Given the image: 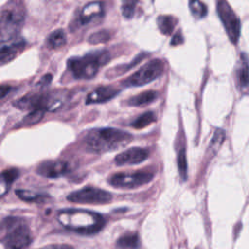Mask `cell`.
<instances>
[{
    "label": "cell",
    "mask_w": 249,
    "mask_h": 249,
    "mask_svg": "<svg viewBox=\"0 0 249 249\" xmlns=\"http://www.w3.org/2000/svg\"><path fill=\"white\" fill-rule=\"evenodd\" d=\"M132 135L124 130L113 127L94 128L89 130L84 138L86 148L93 154H104L126 146Z\"/></svg>",
    "instance_id": "obj_1"
},
{
    "label": "cell",
    "mask_w": 249,
    "mask_h": 249,
    "mask_svg": "<svg viewBox=\"0 0 249 249\" xmlns=\"http://www.w3.org/2000/svg\"><path fill=\"white\" fill-rule=\"evenodd\" d=\"M58 220L65 228L85 234L100 231L105 222L99 214L80 209L63 210L58 214Z\"/></svg>",
    "instance_id": "obj_2"
},
{
    "label": "cell",
    "mask_w": 249,
    "mask_h": 249,
    "mask_svg": "<svg viewBox=\"0 0 249 249\" xmlns=\"http://www.w3.org/2000/svg\"><path fill=\"white\" fill-rule=\"evenodd\" d=\"M0 241L5 249H25L31 242L30 231L18 217H8L0 223Z\"/></svg>",
    "instance_id": "obj_3"
},
{
    "label": "cell",
    "mask_w": 249,
    "mask_h": 249,
    "mask_svg": "<svg viewBox=\"0 0 249 249\" xmlns=\"http://www.w3.org/2000/svg\"><path fill=\"white\" fill-rule=\"evenodd\" d=\"M110 58L107 51H95L84 56H74L68 59L67 66L76 79L93 78L100 66L104 65Z\"/></svg>",
    "instance_id": "obj_4"
},
{
    "label": "cell",
    "mask_w": 249,
    "mask_h": 249,
    "mask_svg": "<svg viewBox=\"0 0 249 249\" xmlns=\"http://www.w3.org/2000/svg\"><path fill=\"white\" fill-rule=\"evenodd\" d=\"M24 18L23 9L18 2L9 3L0 11V37L2 41L15 39Z\"/></svg>",
    "instance_id": "obj_5"
},
{
    "label": "cell",
    "mask_w": 249,
    "mask_h": 249,
    "mask_svg": "<svg viewBox=\"0 0 249 249\" xmlns=\"http://www.w3.org/2000/svg\"><path fill=\"white\" fill-rule=\"evenodd\" d=\"M164 69V63L161 59L155 58L141 66L136 72L123 82L124 87H141L159 78Z\"/></svg>",
    "instance_id": "obj_6"
},
{
    "label": "cell",
    "mask_w": 249,
    "mask_h": 249,
    "mask_svg": "<svg viewBox=\"0 0 249 249\" xmlns=\"http://www.w3.org/2000/svg\"><path fill=\"white\" fill-rule=\"evenodd\" d=\"M154 178V172L138 170L134 172H119L111 175L108 179L110 185L115 188L133 189L148 184Z\"/></svg>",
    "instance_id": "obj_7"
},
{
    "label": "cell",
    "mask_w": 249,
    "mask_h": 249,
    "mask_svg": "<svg viewBox=\"0 0 249 249\" xmlns=\"http://www.w3.org/2000/svg\"><path fill=\"white\" fill-rule=\"evenodd\" d=\"M67 199L69 201L82 204H105L112 200V195L102 189L85 187L81 190L70 193Z\"/></svg>",
    "instance_id": "obj_8"
},
{
    "label": "cell",
    "mask_w": 249,
    "mask_h": 249,
    "mask_svg": "<svg viewBox=\"0 0 249 249\" xmlns=\"http://www.w3.org/2000/svg\"><path fill=\"white\" fill-rule=\"evenodd\" d=\"M216 10L230 40L232 43H236L240 35L239 18L226 1H218L216 3Z\"/></svg>",
    "instance_id": "obj_9"
},
{
    "label": "cell",
    "mask_w": 249,
    "mask_h": 249,
    "mask_svg": "<svg viewBox=\"0 0 249 249\" xmlns=\"http://www.w3.org/2000/svg\"><path fill=\"white\" fill-rule=\"evenodd\" d=\"M149 157V151L145 148L132 147L120 153L115 158L117 165H133L146 160Z\"/></svg>",
    "instance_id": "obj_10"
},
{
    "label": "cell",
    "mask_w": 249,
    "mask_h": 249,
    "mask_svg": "<svg viewBox=\"0 0 249 249\" xmlns=\"http://www.w3.org/2000/svg\"><path fill=\"white\" fill-rule=\"evenodd\" d=\"M68 170V165L63 160H44L37 166V173L46 178H58Z\"/></svg>",
    "instance_id": "obj_11"
},
{
    "label": "cell",
    "mask_w": 249,
    "mask_h": 249,
    "mask_svg": "<svg viewBox=\"0 0 249 249\" xmlns=\"http://www.w3.org/2000/svg\"><path fill=\"white\" fill-rule=\"evenodd\" d=\"M23 46L24 43L17 39L0 41V64L7 63L14 59Z\"/></svg>",
    "instance_id": "obj_12"
},
{
    "label": "cell",
    "mask_w": 249,
    "mask_h": 249,
    "mask_svg": "<svg viewBox=\"0 0 249 249\" xmlns=\"http://www.w3.org/2000/svg\"><path fill=\"white\" fill-rule=\"evenodd\" d=\"M120 89L112 87V86H101L96 88L94 90L89 92L86 98L87 104H94V103H103L106 102L113 97H115L119 93Z\"/></svg>",
    "instance_id": "obj_13"
},
{
    "label": "cell",
    "mask_w": 249,
    "mask_h": 249,
    "mask_svg": "<svg viewBox=\"0 0 249 249\" xmlns=\"http://www.w3.org/2000/svg\"><path fill=\"white\" fill-rule=\"evenodd\" d=\"M102 15H103L102 3L90 2L83 7L79 17V21L81 24H87L90 20H92L94 18L100 17Z\"/></svg>",
    "instance_id": "obj_14"
},
{
    "label": "cell",
    "mask_w": 249,
    "mask_h": 249,
    "mask_svg": "<svg viewBox=\"0 0 249 249\" xmlns=\"http://www.w3.org/2000/svg\"><path fill=\"white\" fill-rule=\"evenodd\" d=\"M236 78L238 86L241 89H247L249 88V63L244 53L240 55V62L236 71Z\"/></svg>",
    "instance_id": "obj_15"
},
{
    "label": "cell",
    "mask_w": 249,
    "mask_h": 249,
    "mask_svg": "<svg viewBox=\"0 0 249 249\" xmlns=\"http://www.w3.org/2000/svg\"><path fill=\"white\" fill-rule=\"evenodd\" d=\"M19 171L18 168H9L0 173V196H3L9 191L10 185L18 177Z\"/></svg>",
    "instance_id": "obj_16"
},
{
    "label": "cell",
    "mask_w": 249,
    "mask_h": 249,
    "mask_svg": "<svg viewBox=\"0 0 249 249\" xmlns=\"http://www.w3.org/2000/svg\"><path fill=\"white\" fill-rule=\"evenodd\" d=\"M158 97V92L155 90H146L143 91L137 95H134L132 97H130L127 100V104L129 106H136V107H140V106H145L148 105L150 103H152L156 98Z\"/></svg>",
    "instance_id": "obj_17"
},
{
    "label": "cell",
    "mask_w": 249,
    "mask_h": 249,
    "mask_svg": "<svg viewBox=\"0 0 249 249\" xmlns=\"http://www.w3.org/2000/svg\"><path fill=\"white\" fill-rule=\"evenodd\" d=\"M159 29L162 34L169 35L176 24V20L172 16H160L157 19Z\"/></svg>",
    "instance_id": "obj_18"
},
{
    "label": "cell",
    "mask_w": 249,
    "mask_h": 249,
    "mask_svg": "<svg viewBox=\"0 0 249 249\" xmlns=\"http://www.w3.org/2000/svg\"><path fill=\"white\" fill-rule=\"evenodd\" d=\"M155 121H156V116H155L154 112L148 111V112L141 114L137 119H135L131 123V126L136 129H141V128L146 127L150 124L154 123Z\"/></svg>",
    "instance_id": "obj_19"
},
{
    "label": "cell",
    "mask_w": 249,
    "mask_h": 249,
    "mask_svg": "<svg viewBox=\"0 0 249 249\" xmlns=\"http://www.w3.org/2000/svg\"><path fill=\"white\" fill-rule=\"evenodd\" d=\"M139 238L136 233H125L118 239V246L126 249H135L138 246Z\"/></svg>",
    "instance_id": "obj_20"
},
{
    "label": "cell",
    "mask_w": 249,
    "mask_h": 249,
    "mask_svg": "<svg viewBox=\"0 0 249 249\" xmlns=\"http://www.w3.org/2000/svg\"><path fill=\"white\" fill-rule=\"evenodd\" d=\"M48 43L49 45L55 49V48H59L62 47L65 43H66V36L65 33L62 29H56L54 30L48 39Z\"/></svg>",
    "instance_id": "obj_21"
},
{
    "label": "cell",
    "mask_w": 249,
    "mask_h": 249,
    "mask_svg": "<svg viewBox=\"0 0 249 249\" xmlns=\"http://www.w3.org/2000/svg\"><path fill=\"white\" fill-rule=\"evenodd\" d=\"M45 110L43 109H34L32 110L27 116H25L21 123H20V126H28V125H32L37 124L38 122H40L44 116Z\"/></svg>",
    "instance_id": "obj_22"
},
{
    "label": "cell",
    "mask_w": 249,
    "mask_h": 249,
    "mask_svg": "<svg viewBox=\"0 0 249 249\" xmlns=\"http://www.w3.org/2000/svg\"><path fill=\"white\" fill-rule=\"evenodd\" d=\"M189 8H190V11L193 14V16L196 18H204L207 14V7L201 1H197V0L190 1Z\"/></svg>",
    "instance_id": "obj_23"
},
{
    "label": "cell",
    "mask_w": 249,
    "mask_h": 249,
    "mask_svg": "<svg viewBox=\"0 0 249 249\" xmlns=\"http://www.w3.org/2000/svg\"><path fill=\"white\" fill-rule=\"evenodd\" d=\"M17 196L25 201H42L44 200V196L40 194L27 191V190H17Z\"/></svg>",
    "instance_id": "obj_24"
},
{
    "label": "cell",
    "mask_w": 249,
    "mask_h": 249,
    "mask_svg": "<svg viewBox=\"0 0 249 249\" xmlns=\"http://www.w3.org/2000/svg\"><path fill=\"white\" fill-rule=\"evenodd\" d=\"M177 164H178V169L179 173L182 177L183 180H186L187 178V160H186V155H185V150L182 148L178 152L177 156Z\"/></svg>",
    "instance_id": "obj_25"
},
{
    "label": "cell",
    "mask_w": 249,
    "mask_h": 249,
    "mask_svg": "<svg viewBox=\"0 0 249 249\" xmlns=\"http://www.w3.org/2000/svg\"><path fill=\"white\" fill-rule=\"evenodd\" d=\"M136 4H137V2H135V1H124V2H123V4H122V13H123V16L125 18H131L133 17Z\"/></svg>",
    "instance_id": "obj_26"
},
{
    "label": "cell",
    "mask_w": 249,
    "mask_h": 249,
    "mask_svg": "<svg viewBox=\"0 0 249 249\" xmlns=\"http://www.w3.org/2000/svg\"><path fill=\"white\" fill-rule=\"evenodd\" d=\"M109 34L108 32H106L105 30H100L97 31L93 34H91L89 38V42L91 44H100V43H104L106 41L109 40Z\"/></svg>",
    "instance_id": "obj_27"
},
{
    "label": "cell",
    "mask_w": 249,
    "mask_h": 249,
    "mask_svg": "<svg viewBox=\"0 0 249 249\" xmlns=\"http://www.w3.org/2000/svg\"><path fill=\"white\" fill-rule=\"evenodd\" d=\"M224 138H225V133H224V131H223L222 129H217V130L215 131V134H214L213 138H212L210 147H211V148H213L214 146H215V147H219V146L222 144V142L224 141Z\"/></svg>",
    "instance_id": "obj_28"
},
{
    "label": "cell",
    "mask_w": 249,
    "mask_h": 249,
    "mask_svg": "<svg viewBox=\"0 0 249 249\" xmlns=\"http://www.w3.org/2000/svg\"><path fill=\"white\" fill-rule=\"evenodd\" d=\"M41 249H74V248L67 244H53V245H48Z\"/></svg>",
    "instance_id": "obj_29"
},
{
    "label": "cell",
    "mask_w": 249,
    "mask_h": 249,
    "mask_svg": "<svg viewBox=\"0 0 249 249\" xmlns=\"http://www.w3.org/2000/svg\"><path fill=\"white\" fill-rule=\"evenodd\" d=\"M182 42H183L182 34H181L180 32H177V33L173 36V38H172V40H171L170 44H171L172 46H175V45H179V44H181Z\"/></svg>",
    "instance_id": "obj_30"
},
{
    "label": "cell",
    "mask_w": 249,
    "mask_h": 249,
    "mask_svg": "<svg viewBox=\"0 0 249 249\" xmlns=\"http://www.w3.org/2000/svg\"><path fill=\"white\" fill-rule=\"evenodd\" d=\"M11 87L10 86H7V85H4V86H0V98H3L4 96H6L9 91L11 90Z\"/></svg>",
    "instance_id": "obj_31"
}]
</instances>
